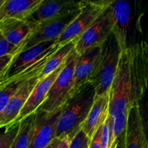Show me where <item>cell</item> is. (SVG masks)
Returning a JSON list of instances; mask_svg holds the SVG:
<instances>
[{
  "instance_id": "cell-14",
  "label": "cell",
  "mask_w": 148,
  "mask_h": 148,
  "mask_svg": "<svg viewBox=\"0 0 148 148\" xmlns=\"http://www.w3.org/2000/svg\"><path fill=\"white\" fill-rule=\"evenodd\" d=\"M66 61L63 64L61 65L58 69H56L54 72L51 73L50 75H49L45 78L40 79V82H38V84L36 85L35 89L33 90L30 98H28L27 103L24 106L14 124L20 123L26 117H27L33 113L36 112L39 109V108L43 105V103L46 100L47 95L50 90L51 88L52 85L56 80L57 77L59 76L60 72H62V69L64 67Z\"/></svg>"
},
{
  "instance_id": "cell-12",
  "label": "cell",
  "mask_w": 148,
  "mask_h": 148,
  "mask_svg": "<svg viewBox=\"0 0 148 148\" xmlns=\"http://www.w3.org/2000/svg\"><path fill=\"white\" fill-rule=\"evenodd\" d=\"M81 1H51L43 0L37 10L26 20L34 28L36 25L62 17L69 13L80 10Z\"/></svg>"
},
{
  "instance_id": "cell-20",
  "label": "cell",
  "mask_w": 148,
  "mask_h": 148,
  "mask_svg": "<svg viewBox=\"0 0 148 148\" xmlns=\"http://www.w3.org/2000/svg\"><path fill=\"white\" fill-rule=\"evenodd\" d=\"M77 39L68 42L66 44L62 46L51 56L40 73V76L42 78H45L51 73L54 72L56 69H58L61 65L63 64L67 60L69 56L75 50V46H76V42Z\"/></svg>"
},
{
  "instance_id": "cell-19",
  "label": "cell",
  "mask_w": 148,
  "mask_h": 148,
  "mask_svg": "<svg viewBox=\"0 0 148 148\" xmlns=\"http://www.w3.org/2000/svg\"><path fill=\"white\" fill-rule=\"evenodd\" d=\"M33 27L25 20L5 18L0 20V35L11 44L19 47Z\"/></svg>"
},
{
  "instance_id": "cell-23",
  "label": "cell",
  "mask_w": 148,
  "mask_h": 148,
  "mask_svg": "<svg viewBox=\"0 0 148 148\" xmlns=\"http://www.w3.org/2000/svg\"><path fill=\"white\" fill-rule=\"evenodd\" d=\"M143 129L148 143V88L142 99L138 103Z\"/></svg>"
},
{
  "instance_id": "cell-25",
  "label": "cell",
  "mask_w": 148,
  "mask_h": 148,
  "mask_svg": "<svg viewBox=\"0 0 148 148\" xmlns=\"http://www.w3.org/2000/svg\"><path fill=\"white\" fill-rule=\"evenodd\" d=\"M18 47L11 44L2 36L0 35V57L11 55L14 57Z\"/></svg>"
},
{
  "instance_id": "cell-27",
  "label": "cell",
  "mask_w": 148,
  "mask_h": 148,
  "mask_svg": "<svg viewBox=\"0 0 148 148\" xmlns=\"http://www.w3.org/2000/svg\"><path fill=\"white\" fill-rule=\"evenodd\" d=\"M126 145V130L113 143L111 148H125Z\"/></svg>"
},
{
  "instance_id": "cell-17",
  "label": "cell",
  "mask_w": 148,
  "mask_h": 148,
  "mask_svg": "<svg viewBox=\"0 0 148 148\" xmlns=\"http://www.w3.org/2000/svg\"><path fill=\"white\" fill-rule=\"evenodd\" d=\"M110 92L103 96H96L88 118L82 124L81 130L92 139L97 130L105 123L109 114Z\"/></svg>"
},
{
  "instance_id": "cell-10",
  "label": "cell",
  "mask_w": 148,
  "mask_h": 148,
  "mask_svg": "<svg viewBox=\"0 0 148 148\" xmlns=\"http://www.w3.org/2000/svg\"><path fill=\"white\" fill-rule=\"evenodd\" d=\"M62 108L53 112L38 109L36 111L34 134L29 148H46L56 139V132Z\"/></svg>"
},
{
  "instance_id": "cell-21",
  "label": "cell",
  "mask_w": 148,
  "mask_h": 148,
  "mask_svg": "<svg viewBox=\"0 0 148 148\" xmlns=\"http://www.w3.org/2000/svg\"><path fill=\"white\" fill-rule=\"evenodd\" d=\"M36 113L30 114L20 123L18 134L12 148H29L34 134Z\"/></svg>"
},
{
  "instance_id": "cell-5",
  "label": "cell",
  "mask_w": 148,
  "mask_h": 148,
  "mask_svg": "<svg viewBox=\"0 0 148 148\" xmlns=\"http://www.w3.org/2000/svg\"><path fill=\"white\" fill-rule=\"evenodd\" d=\"M114 1V0L81 1L80 12L56 40V44L63 46L79 38Z\"/></svg>"
},
{
  "instance_id": "cell-29",
  "label": "cell",
  "mask_w": 148,
  "mask_h": 148,
  "mask_svg": "<svg viewBox=\"0 0 148 148\" xmlns=\"http://www.w3.org/2000/svg\"><path fill=\"white\" fill-rule=\"evenodd\" d=\"M58 141H59V139L56 138L54 140H53V142H52L51 143L50 145H49V146H48L47 147H46V148H53L55 147V145H56V143H58Z\"/></svg>"
},
{
  "instance_id": "cell-8",
  "label": "cell",
  "mask_w": 148,
  "mask_h": 148,
  "mask_svg": "<svg viewBox=\"0 0 148 148\" xmlns=\"http://www.w3.org/2000/svg\"><path fill=\"white\" fill-rule=\"evenodd\" d=\"M79 12L80 10H77L64 16L43 22L36 25L27 38L19 46L14 57L19 53L40 43L56 41L66 27L77 17Z\"/></svg>"
},
{
  "instance_id": "cell-22",
  "label": "cell",
  "mask_w": 148,
  "mask_h": 148,
  "mask_svg": "<svg viewBox=\"0 0 148 148\" xmlns=\"http://www.w3.org/2000/svg\"><path fill=\"white\" fill-rule=\"evenodd\" d=\"M20 123H16L6 128V131L0 137V148H12L18 134Z\"/></svg>"
},
{
  "instance_id": "cell-18",
  "label": "cell",
  "mask_w": 148,
  "mask_h": 148,
  "mask_svg": "<svg viewBox=\"0 0 148 148\" xmlns=\"http://www.w3.org/2000/svg\"><path fill=\"white\" fill-rule=\"evenodd\" d=\"M147 144L139 105L131 108L126 129L125 148H145Z\"/></svg>"
},
{
  "instance_id": "cell-16",
  "label": "cell",
  "mask_w": 148,
  "mask_h": 148,
  "mask_svg": "<svg viewBox=\"0 0 148 148\" xmlns=\"http://www.w3.org/2000/svg\"><path fill=\"white\" fill-rule=\"evenodd\" d=\"M43 1V0H1L0 20L13 18L26 21Z\"/></svg>"
},
{
  "instance_id": "cell-11",
  "label": "cell",
  "mask_w": 148,
  "mask_h": 148,
  "mask_svg": "<svg viewBox=\"0 0 148 148\" xmlns=\"http://www.w3.org/2000/svg\"><path fill=\"white\" fill-rule=\"evenodd\" d=\"M41 79L43 78L40 74L28 79L12 97L4 111L0 114V127L7 128L14 124L33 90Z\"/></svg>"
},
{
  "instance_id": "cell-4",
  "label": "cell",
  "mask_w": 148,
  "mask_h": 148,
  "mask_svg": "<svg viewBox=\"0 0 148 148\" xmlns=\"http://www.w3.org/2000/svg\"><path fill=\"white\" fill-rule=\"evenodd\" d=\"M121 51L114 34L103 45L102 53L97 67L89 82L93 84L96 96L110 92L119 63Z\"/></svg>"
},
{
  "instance_id": "cell-9",
  "label": "cell",
  "mask_w": 148,
  "mask_h": 148,
  "mask_svg": "<svg viewBox=\"0 0 148 148\" xmlns=\"http://www.w3.org/2000/svg\"><path fill=\"white\" fill-rule=\"evenodd\" d=\"M111 6L77 39L75 46L77 53H82L88 49L103 46L109 38L113 33Z\"/></svg>"
},
{
  "instance_id": "cell-1",
  "label": "cell",
  "mask_w": 148,
  "mask_h": 148,
  "mask_svg": "<svg viewBox=\"0 0 148 148\" xmlns=\"http://www.w3.org/2000/svg\"><path fill=\"white\" fill-rule=\"evenodd\" d=\"M132 99L130 56L128 50L121 53L118 69L110 90L109 115L112 119V143L125 132Z\"/></svg>"
},
{
  "instance_id": "cell-26",
  "label": "cell",
  "mask_w": 148,
  "mask_h": 148,
  "mask_svg": "<svg viewBox=\"0 0 148 148\" xmlns=\"http://www.w3.org/2000/svg\"><path fill=\"white\" fill-rule=\"evenodd\" d=\"M104 124L100 127V128L97 130L95 134L92 137L90 143L89 148H101V139H102L103 127Z\"/></svg>"
},
{
  "instance_id": "cell-30",
  "label": "cell",
  "mask_w": 148,
  "mask_h": 148,
  "mask_svg": "<svg viewBox=\"0 0 148 148\" xmlns=\"http://www.w3.org/2000/svg\"><path fill=\"white\" fill-rule=\"evenodd\" d=\"M145 148H148V143H147V145H146L145 147Z\"/></svg>"
},
{
  "instance_id": "cell-6",
  "label": "cell",
  "mask_w": 148,
  "mask_h": 148,
  "mask_svg": "<svg viewBox=\"0 0 148 148\" xmlns=\"http://www.w3.org/2000/svg\"><path fill=\"white\" fill-rule=\"evenodd\" d=\"M132 99L138 104L148 88V43L145 40L129 46Z\"/></svg>"
},
{
  "instance_id": "cell-15",
  "label": "cell",
  "mask_w": 148,
  "mask_h": 148,
  "mask_svg": "<svg viewBox=\"0 0 148 148\" xmlns=\"http://www.w3.org/2000/svg\"><path fill=\"white\" fill-rule=\"evenodd\" d=\"M113 18V34L117 40L121 52L128 49L129 22L130 16V7L126 1H114L111 6Z\"/></svg>"
},
{
  "instance_id": "cell-3",
  "label": "cell",
  "mask_w": 148,
  "mask_h": 148,
  "mask_svg": "<svg viewBox=\"0 0 148 148\" xmlns=\"http://www.w3.org/2000/svg\"><path fill=\"white\" fill-rule=\"evenodd\" d=\"M61 46L56 41L43 42L19 53L12 59L4 76L0 79V86L40 75L48 60Z\"/></svg>"
},
{
  "instance_id": "cell-7",
  "label": "cell",
  "mask_w": 148,
  "mask_h": 148,
  "mask_svg": "<svg viewBox=\"0 0 148 148\" xmlns=\"http://www.w3.org/2000/svg\"><path fill=\"white\" fill-rule=\"evenodd\" d=\"M76 56L75 50L69 56L64 67L52 85L46 100L39 109L46 112L56 111L62 108L72 96Z\"/></svg>"
},
{
  "instance_id": "cell-24",
  "label": "cell",
  "mask_w": 148,
  "mask_h": 148,
  "mask_svg": "<svg viewBox=\"0 0 148 148\" xmlns=\"http://www.w3.org/2000/svg\"><path fill=\"white\" fill-rule=\"evenodd\" d=\"M90 140L91 139L81 130L72 140L69 148H89Z\"/></svg>"
},
{
  "instance_id": "cell-2",
  "label": "cell",
  "mask_w": 148,
  "mask_h": 148,
  "mask_svg": "<svg viewBox=\"0 0 148 148\" xmlns=\"http://www.w3.org/2000/svg\"><path fill=\"white\" fill-rule=\"evenodd\" d=\"M96 97L93 84L88 82L74 94L64 107L56 132V138H74L88 118Z\"/></svg>"
},
{
  "instance_id": "cell-13",
  "label": "cell",
  "mask_w": 148,
  "mask_h": 148,
  "mask_svg": "<svg viewBox=\"0 0 148 148\" xmlns=\"http://www.w3.org/2000/svg\"><path fill=\"white\" fill-rule=\"evenodd\" d=\"M102 49L101 46L88 49L82 53H77L72 95L90 81L101 58Z\"/></svg>"
},
{
  "instance_id": "cell-28",
  "label": "cell",
  "mask_w": 148,
  "mask_h": 148,
  "mask_svg": "<svg viewBox=\"0 0 148 148\" xmlns=\"http://www.w3.org/2000/svg\"><path fill=\"white\" fill-rule=\"evenodd\" d=\"M71 140L69 137H66L63 140H59L58 143L53 148H69L71 144Z\"/></svg>"
}]
</instances>
